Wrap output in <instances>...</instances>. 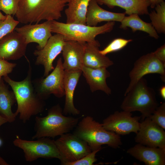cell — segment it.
<instances>
[{
    "instance_id": "obj_1",
    "label": "cell",
    "mask_w": 165,
    "mask_h": 165,
    "mask_svg": "<svg viewBox=\"0 0 165 165\" xmlns=\"http://www.w3.org/2000/svg\"><path fill=\"white\" fill-rule=\"evenodd\" d=\"M32 68L29 63L27 75L20 81H14L6 75L3 77L5 82L11 87L17 103L14 112L23 123L29 120L33 116L42 113L44 110V100L36 93L31 80Z\"/></svg>"
},
{
    "instance_id": "obj_2",
    "label": "cell",
    "mask_w": 165,
    "mask_h": 165,
    "mask_svg": "<svg viewBox=\"0 0 165 165\" xmlns=\"http://www.w3.org/2000/svg\"><path fill=\"white\" fill-rule=\"evenodd\" d=\"M68 0H17V20L23 24L57 20Z\"/></svg>"
},
{
    "instance_id": "obj_3",
    "label": "cell",
    "mask_w": 165,
    "mask_h": 165,
    "mask_svg": "<svg viewBox=\"0 0 165 165\" xmlns=\"http://www.w3.org/2000/svg\"><path fill=\"white\" fill-rule=\"evenodd\" d=\"M35 133L32 139L42 137L54 138L68 133L75 129L79 122V118L64 115L59 104L51 108L47 115L36 116L35 119Z\"/></svg>"
},
{
    "instance_id": "obj_4",
    "label": "cell",
    "mask_w": 165,
    "mask_h": 165,
    "mask_svg": "<svg viewBox=\"0 0 165 165\" xmlns=\"http://www.w3.org/2000/svg\"><path fill=\"white\" fill-rule=\"evenodd\" d=\"M74 130L73 133L85 141L92 151L101 149L104 145L116 149L122 144L119 135L106 130L102 123L90 116L79 122Z\"/></svg>"
},
{
    "instance_id": "obj_5",
    "label": "cell",
    "mask_w": 165,
    "mask_h": 165,
    "mask_svg": "<svg viewBox=\"0 0 165 165\" xmlns=\"http://www.w3.org/2000/svg\"><path fill=\"white\" fill-rule=\"evenodd\" d=\"M121 105L123 111H135L141 114V121L152 115L159 106L155 90L149 87L144 77L140 79L125 96Z\"/></svg>"
},
{
    "instance_id": "obj_6",
    "label": "cell",
    "mask_w": 165,
    "mask_h": 165,
    "mask_svg": "<svg viewBox=\"0 0 165 165\" xmlns=\"http://www.w3.org/2000/svg\"><path fill=\"white\" fill-rule=\"evenodd\" d=\"M115 24V21L108 22L100 26H90L79 24H67L56 20H52L51 24L52 32L62 35L65 41H74L82 43H100L95 39L99 35L111 32Z\"/></svg>"
},
{
    "instance_id": "obj_7",
    "label": "cell",
    "mask_w": 165,
    "mask_h": 165,
    "mask_svg": "<svg viewBox=\"0 0 165 165\" xmlns=\"http://www.w3.org/2000/svg\"><path fill=\"white\" fill-rule=\"evenodd\" d=\"M15 146L21 149L27 162L33 161L39 158H56L60 156L55 140L49 138L42 137L35 140H28L17 136L13 142Z\"/></svg>"
},
{
    "instance_id": "obj_8",
    "label": "cell",
    "mask_w": 165,
    "mask_h": 165,
    "mask_svg": "<svg viewBox=\"0 0 165 165\" xmlns=\"http://www.w3.org/2000/svg\"><path fill=\"white\" fill-rule=\"evenodd\" d=\"M60 57L57 61L56 66L47 76L35 79L32 83L38 96L43 100L48 99L53 94L58 98L65 95L64 86V70Z\"/></svg>"
},
{
    "instance_id": "obj_9",
    "label": "cell",
    "mask_w": 165,
    "mask_h": 165,
    "mask_svg": "<svg viewBox=\"0 0 165 165\" xmlns=\"http://www.w3.org/2000/svg\"><path fill=\"white\" fill-rule=\"evenodd\" d=\"M55 142L62 165L79 160L92 151L85 141L73 133L64 134L55 140Z\"/></svg>"
},
{
    "instance_id": "obj_10",
    "label": "cell",
    "mask_w": 165,
    "mask_h": 165,
    "mask_svg": "<svg viewBox=\"0 0 165 165\" xmlns=\"http://www.w3.org/2000/svg\"><path fill=\"white\" fill-rule=\"evenodd\" d=\"M154 73L160 74L161 80L165 82V66L156 57L153 52L140 57L135 62L133 68L129 72L130 81L124 96L145 75Z\"/></svg>"
},
{
    "instance_id": "obj_11",
    "label": "cell",
    "mask_w": 165,
    "mask_h": 165,
    "mask_svg": "<svg viewBox=\"0 0 165 165\" xmlns=\"http://www.w3.org/2000/svg\"><path fill=\"white\" fill-rule=\"evenodd\" d=\"M131 112L116 111L104 119L102 123L106 130L119 135H125L131 132L137 133L140 128L141 116L132 117Z\"/></svg>"
},
{
    "instance_id": "obj_12",
    "label": "cell",
    "mask_w": 165,
    "mask_h": 165,
    "mask_svg": "<svg viewBox=\"0 0 165 165\" xmlns=\"http://www.w3.org/2000/svg\"><path fill=\"white\" fill-rule=\"evenodd\" d=\"M65 42L63 36L57 33L50 38L42 49L35 50L33 53L36 56L35 64L42 65L44 68L43 77L47 76L54 69L53 62L62 52Z\"/></svg>"
},
{
    "instance_id": "obj_13",
    "label": "cell",
    "mask_w": 165,
    "mask_h": 165,
    "mask_svg": "<svg viewBox=\"0 0 165 165\" xmlns=\"http://www.w3.org/2000/svg\"><path fill=\"white\" fill-rule=\"evenodd\" d=\"M140 123L139 130L135 138L138 143L146 146L165 149V132L149 117Z\"/></svg>"
},
{
    "instance_id": "obj_14",
    "label": "cell",
    "mask_w": 165,
    "mask_h": 165,
    "mask_svg": "<svg viewBox=\"0 0 165 165\" xmlns=\"http://www.w3.org/2000/svg\"><path fill=\"white\" fill-rule=\"evenodd\" d=\"M27 44L23 36L14 30L0 40V58L16 60L25 55Z\"/></svg>"
},
{
    "instance_id": "obj_15",
    "label": "cell",
    "mask_w": 165,
    "mask_h": 165,
    "mask_svg": "<svg viewBox=\"0 0 165 165\" xmlns=\"http://www.w3.org/2000/svg\"><path fill=\"white\" fill-rule=\"evenodd\" d=\"M52 20H46L41 24H26L14 30L20 34L24 38L27 44L35 42L38 44V50L42 49L48 40L52 35L51 29Z\"/></svg>"
},
{
    "instance_id": "obj_16",
    "label": "cell",
    "mask_w": 165,
    "mask_h": 165,
    "mask_svg": "<svg viewBox=\"0 0 165 165\" xmlns=\"http://www.w3.org/2000/svg\"><path fill=\"white\" fill-rule=\"evenodd\" d=\"M85 43L74 41H65L62 51L64 59L62 65L64 71L82 70L84 66Z\"/></svg>"
},
{
    "instance_id": "obj_17",
    "label": "cell",
    "mask_w": 165,
    "mask_h": 165,
    "mask_svg": "<svg viewBox=\"0 0 165 165\" xmlns=\"http://www.w3.org/2000/svg\"><path fill=\"white\" fill-rule=\"evenodd\" d=\"M127 152L147 165H165V149L138 143L128 149Z\"/></svg>"
},
{
    "instance_id": "obj_18",
    "label": "cell",
    "mask_w": 165,
    "mask_h": 165,
    "mask_svg": "<svg viewBox=\"0 0 165 165\" xmlns=\"http://www.w3.org/2000/svg\"><path fill=\"white\" fill-rule=\"evenodd\" d=\"M82 73L81 70H64V86L65 101L63 111L64 115L76 116L80 114V111L74 106L73 98L75 89Z\"/></svg>"
},
{
    "instance_id": "obj_19",
    "label": "cell",
    "mask_w": 165,
    "mask_h": 165,
    "mask_svg": "<svg viewBox=\"0 0 165 165\" xmlns=\"http://www.w3.org/2000/svg\"><path fill=\"white\" fill-rule=\"evenodd\" d=\"M125 13L111 12L100 7L97 0H90L87 9L86 23L90 26H96L103 21L120 22L125 16Z\"/></svg>"
},
{
    "instance_id": "obj_20",
    "label": "cell",
    "mask_w": 165,
    "mask_h": 165,
    "mask_svg": "<svg viewBox=\"0 0 165 165\" xmlns=\"http://www.w3.org/2000/svg\"><path fill=\"white\" fill-rule=\"evenodd\" d=\"M82 71L92 92L101 90L108 95L111 94V90L106 82L110 73L106 68H93L83 66Z\"/></svg>"
},
{
    "instance_id": "obj_21",
    "label": "cell",
    "mask_w": 165,
    "mask_h": 165,
    "mask_svg": "<svg viewBox=\"0 0 165 165\" xmlns=\"http://www.w3.org/2000/svg\"><path fill=\"white\" fill-rule=\"evenodd\" d=\"M98 5H105L109 8L116 6L124 9L125 13L129 15L133 14L138 15L148 14V7L150 6L149 0H97Z\"/></svg>"
},
{
    "instance_id": "obj_22",
    "label": "cell",
    "mask_w": 165,
    "mask_h": 165,
    "mask_svg": "<svg viewBox=\"0 0 165 165\" xmlns=\"http://www.w3.org/2000/svg\"><path fill=\"white\" fill-rule=\"evenodd\" d=\"M100 43L86 42L84 45L83 57L84 66L93 68H108L114 63L108 57L101 53Z\"/></svg>"
},
{
    "instance_id": "obj_23",
    "label": "cell",
    "mask_w": 165,
    "mask_h": 165,
    "mask_svg": "<svg viewBox=\"0 0 165 165\" xmlns=\"http://www.w3.org/2000/svg\"><path fill=\"white\" fill-rule=\"evenodd\" d=\"M16 102L13 92L9 90L3 77H0V115L8 122L12 123L16 120V116L12 108Z\"/></svg>"
},
{
    "instance_id": "obj_24",
    "label": "cell",
    "mask_w": 165,
    "mask_h": 165,
    "mask_svg": "<svg viewBox=\"0 0 165 165\" xmlns=\"http://www.w3.org/2000/svg\"><path fill=\"white\" fill-rule=\"evenodd\" d=\"M90 0H68L65 10L66 23L86 24V15Z\"/></svg>"
},
{
    "instance_id": "obj_25",
    "label": "cell",
    "mask_w": 165,
    "mask_h": 165,
    "mask_svg": "<svg viewBox=\"0 0 165 165\" xmlns=\"http://www.w3.org/2000/svg\"><path fill=\"white\" fill-rule=\"evenodd\" d=\"M120 22V28L125 29L129 27L134 32L141 31L148 33L150 36L156 39L159 38L157 32L151 23L142 20L138 14H133L128 16H125Z\"/></svg>"
},
{
    "instance_id": "obj_26",
    "label": "cell",
    "mask_w": 165,
    "mask_h": 165,
    "mask_svg": "<svg viewBox=\"0 0 165 165\" xmlns=\"http://www.w3.org/2000/svg\"><path fill=\"white\" fill-rule=\"evenodd\" d=\"M155 10L149 13L151 23L158 33H165V2L164 1L155 6Z\"/></svg>"
},
{
    "instance_id": "obj_27",
    "label": "cell",
    "mask_w": 165,
    "mask_h": 165,
    "mask_svg": "<svg viewBox=\"0 0 165 165\" xmlns=\"http://www.w3.org/2000/svg\"><path fill=\"white\" fill-rule=\"evenodd\" d=\"M132 41V40L131 39L116 38L112 41L103 50H99V52L102 54L106 55L108 53L120 50Z\"/></svg>"
},
{
    "instance_id": "obj_28",
    "label": "cell",
    "mask_w": 165,
    "mask_h": 165,
    "mask_svg": "<svg viewBox=\"0 0 165 165\" xmlns=\"http://www.w3.org/2000/svg\"><path fill=\"white\" fill-rule=\"evenodd\" d=\"M6 17L0 20V40L7 34L12 32L19 23L11 15H6Z\"/></svg>"
},
{
    "instance_id": "obj_29",
    "label": "cell",
    "mask_w": 165,
    "mask_h": 165,
    "mask_svg": "<svg viewBox=\"0 0 165 165\" xmlns=\"http://www.w3.org/2000/svg\"><path fill=\"white\" fill-rule=\"evenodd\" d=\"M153 122L165 129V103L158 106L149 117Z\"/></svg>"
},
{
    "instance_id": "obj_30",
    "label": "cell",
    "mask_w": 165,
    "mask_h": 165,
    "mask_svg": "<svg viewBox=\"0 0 165 165\" xmlns=\"http://www.w3.org/2000/svg\"><path fill=\"white\" fill-rule=\"evenodd\" d=\"M0 10L6 15H15L17 11V0H0Z\"/></svg>"
},
{
    "instance_id": "obj_31",
    "label": "cell",
    "mask_w": 165,
    "mask_h": 165,
    "mask_svg": "<svg viewBox=\"0 0 165 165\" xmlns=\"http://www.w3.org/2000/svg\"><path fill=\"white\" fill-rule=\"evenodd\" d=\"M101 149L92 151L80 159L73 162L68 163L65 165H93L97 160L96 158V153Z\"/></svg>"
},
{
    "instance_id": "obj_32",
    "label": "cell",
    "mask_w": 165,
    "mask_h": 165,
    "mask_svg": "<svg viewBox=\"0 0 165 165\" xmlns=\"http://www.w3.org/2000/svg\"><path fill=\"white\" fill-rule=\"evenodd\" d=\"M16 65L15 63L0 58V77L8 75L12 72Z\"/></svg>"
},
{
    "instance_id": "obj_33",
    "label": "cell",
    "mask_w": 165,
    "mask_h": 165,
    "mask_svg": "<svg viewBox=\"0 0 165 165\" xmlns=\"http://www.w3.org/2000/svg\"><path fill=\"white\" fill-rule=\"evenodd\" d=\"M153 53L156 57L165 66V44L158 48Z\"/></svg>"
},
{
    "instance_id": "obj_34",
    "label": "cell",
    "mask_w": 165,
    "mask_h": 165,
    "mask_svg": "<svg viewBox=\"0 0 165 165\" xmlns=\"http://www.w3.org/2000/svg\"><path fill=\"white\" fill-rule=\"evenodd\" d=\"M150 5V6L152 8H153L157 5L160 3L163 2L164 1V0H149Z\"/></svg>"
},
{
    "instance_id": "obj_35",
    "label": "cell",
    "mask_w": 165,
    "mask_h": 165,
    "mask_svg": "<svg viewBox=\"0 0 165 165\" xmlns=\"http://www.w3.org/2000/svg\"><path fill=\"white\" fill-rule=\"evenodd\" d=\"M159 92L160 95L162 98L163 100H165V86L163 85L162 86L160 89Z\"/></svg>"
},
{
    "instance_id": "obj_36",
    "label": "cell",
    "mask_w": 165,
    "mask_h": 165,
    "mask_svg": "<svg viewBox=\"0 0 165 165\" xmlns=\"http://www.w3.org/2000/svg\"><path fill=\"white\" fill-rule=\"evenodd\" d=\"M8 122L7 119L0 115V127L3 124Z\"/></svg>"
},
{
    "instance_id": "obj_37",
    "label": "cell",
    "mask_w": 165,
    "mask_h": 165,
    "mask_svg": "<svg viewBox=\"0 0 165 165\" xmlns=\"http://www.w3.org/2000/svg\"><path fill=\"white\" fill-rule=\"evenodd\" d=\"M6 15H4L1 12L0 10V20H3L6 19Z\"/></svg>"
},
{
    "instance_id": "obj_38",
    "label": "cell",
    "mask_w": 165,
    "mask_h": 165,
    "mask_svg": "<svg viewBox=\"0 0 165 165\" xmlns=\"http://www.w3.org/2000/svg\"><path fill=\"white\" fill-rule=\"evenodd\" d=\"M2 158L0 157V163L2 164H5L8 165L7 163H6L4 160H1Z\"/></svg>"
},
{
    "instance_id": "obj_39",
    "label": "cell",
    "mask_w": 165,
    "mask_h": 165,
    "mask_svg": "<svg viewBox=\"0 0 165 165\" xmlns=\"http://www.w3.org/2000/svg\"><path fill=\"white\" fill-rule=\"evenodd\" d=\"M3 142L2 140L0 138V147H1L2 145Z\"/></svg>"
}]
</instances>
